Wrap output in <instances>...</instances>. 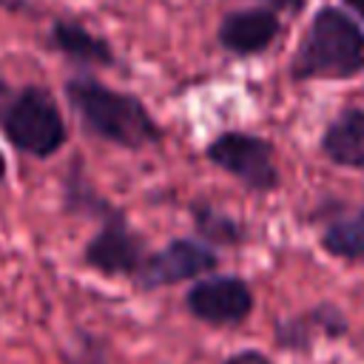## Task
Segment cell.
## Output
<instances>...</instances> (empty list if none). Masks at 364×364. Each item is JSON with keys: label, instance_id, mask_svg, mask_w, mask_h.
Segmentation results:
<instances>
[{"label": "cell", "instance_id": "obj_10", "mask_svg": "<svg viewBox=\"0 0 364 364\" xmlns=\"http://www.w3.org/2000/svg\"><path fill=\"white\" fill-rule=\"evenodd\" d=\"M321 245L341 259H364V208L324 230Z\"/></svg>", "mask_w": 364, "mask_h": 364}, {"label": "cell", "instance_id": "obj_7", "mask_svg": "<svg viewBox=\"0 0 364 364\" xmlns=\"http://www.w3.org/2000/svg\"><path fill=\"white\" fill-rule=\"evenodd\" d=\"M85 262L108 276L136 273L142 267V242L134 236L122 219H111L85 247Z\"/></svg>", "mask_w": 364, "mask_h": 364}, {"label": "cell", "instance_id": "obj_6", "mask_svg": "<svg viewBox=\"0 0 364 364\" xmlns=\"http://www.w3.org/2000/svg\"><path fill=\"white\" fill-rule=\"evenodd\" d=\"M213 264H216V256L205 245L176 239L165 250H159L156 256L142 262L136 276H139L142 287H159V284H176V282L193 279L199 273H208V270H213Z\"/></svg>", "mask_w": 364, "mask_h": 364}, {"label": "cell", "instance_id": "obj_14", "mask_svg": "<svg viewBox=\"0 0 364 364\" xmlns=\"http://www.w3.org/2000/svg\"><path fill=\"white\" fill-rule=\"evenodd\" d=\"M3 173H6V162H3V154H0V179H3Z\"/></svg>", "mask_w": 364, "mask_h": 364}, {"label": "cell", "instance_id": "obj_1", "mask_svg": "<svg viewBox=\"0 0 364 364\" xmlns=\"http://www.w3.org/2000/svg\"><path fill=\"white\" fill-rule=\"evenodd\" d=\"M364 68V34L338 9H321L293 60L296 77H353Z\"/></svg>", "mask_w": 364, "mask_h": 364}, {"label": "cell", "instance_id": "obj_2", "mask_svg": "<svg viewBox=\"0 0 364 364\" xmlns=\"http://www.w3.org/2000/svg\"><path fill=\"white\" fill-rule=\"evenodd\" d=\"M68 97L74 108L80 111V117L85 119V125L117 145L136 148L159 136L156 125L151 122V117L134 97L108 91L105 85L94 80L68 82Z\"/></svg>", "mask_w": 364, "mask_h": 364}, {"label": "cell", "instance_id": "obj_11", "mask_svg": "<svg viewBox=\"0 0 364 364\" xmlns=\"http://www.w3.org/2000/svg\"><path fill=\"white\" fill-rule=\"evenodd\" d=\"M54 37H57V43H60V48L65 51V54H71V57H80V60H97V63H108L111 60V51H108V46L102 43V40H97V37H91L88 31H82V28H77V26H71V23H60L57 28H54Z\"/></svg>", "mask_w": 364, "mask_h": 364}, {"label": "cell", "instance_id": "obj_13", "mask_svg": "<svg viewBox=\"0 0 364 364\" xmlns=\"http://www.w3.org/2000/svg\"><path fill=\"white\" fill-rule=\"evenodd\" d=\"M344 3H347V6H353V9H355L361 17H364V0H344Z\"/></svg>", "mask_w": 364, "mask_h": 364}, {"label": "cell", "instance_id": "obj_5", "mask_svg": "<svg viewBox=\"0 0 364 364\" xmlns=\"http://www.w3.org/2000/svg\"><path fill=\"white\" fill-rule=\"evenodd\" d=\"M188 310L205 324H239L253 310L250 287L236 276H216L188 290Z\"/></svg>", "mask_w": 364, "mask_h": 364}, {"label": "cell", "instance_id": "obj_12", "mask_svg": "<svg viewBox=\"0 0 364 364\" xmlns=\"http://www.w3.org/2000/svg\"><path fill=\"white\" fill-rule=\"evenodd\" d=\"M225 364H273L264 353H259V350H239L236 355H230Z\"/></svg>", "mask_w": 364, "mask_h": 364}, {"label": "cell", "instance_id": "obj_4", "mask_svg": "<svg viewBox=\"0 0 364 364\" xmlns=\"http://www.w3.org/2000/svg\"><path fill=\"white\" fill-rule=\"evenodd\" d=\"M208 156L230 171L233 176H239L245 185L267 191L276 185V165H273V151L264 139L259 136H247V134H222L210 148Z\"/></svg>", "mask_w": 364, "mask_h": 364}, {"label": "cell", "instance_id": "obj_8", "mask_svg": "<svg viewBox=\"0 0 364 364\" xmlns=\"http://www.w3.org/2000/svg\"><path fill=\"white\" fill-rule=\"evenodd\" d=\"M276 31H279V20L273 11L247 9V11H236L225 17L219 28V40L225 48L236 54H253V51H262L276 37Z\"/></svg>", "mask_w": 364, "mask_h": 364}, {"label": "cell", "instance_id": "obj_3", "mask_svg": "<svg viewBox=\"0 0 364 364\" xmlns=\"http://www.w3.org/2000/svg\"><path fill=\"white\" fill-rule=\"evenodd\" d=\"M0 125L17 148L37 156H48L65 142L63 117L43 88H26L11 97L0 108Z\"/></svg>", "mask_w": 364, "mask_h": 364}, {"label": "cell", "instance_id": "obj_9", "mask_svg": "<svg viewBox=\"0 0 364 364\" xmlns=\"http://www.w3.org/2000/svg\"><path fill=\"white\" fill-rule=\"evenodd\" d=\"M324 151L338 165L364 168V111H344L327 128Z\"/></svg>", "mask_w": 364, "mask_h": 364}]
</instances>
